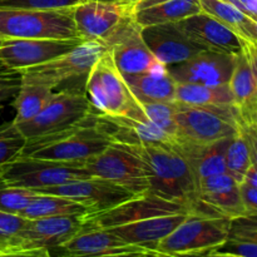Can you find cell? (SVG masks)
I'll return each instance as SVG.
<instances>
[{
    "instance_id": "obj_19",
    "label": "cell",
    "mask_w": 257,
    "mask_h": 257,
    "mask_svg": "<svg viewBox=\"0 0 257 257\" xmlns=\"http://www.w3.org/2000/svg\"><path fill=\"white\" fill-rule=\"evenodd\" d=\"M141 34L156 59L166 67L183 62L202 50H207L190 39L180 29L177 23L145 27Z\"/></svg>"
},
{
    "instance_id": "obj_37",
    "label": "cell",
    "mask_w": 257,
    "mask_h": 257,
    "mask_svg": "<svg viewBox=\"0 0 257 257\" xmlns=\"http://www.w3.org/2000/svg\"><path fill=\"white\" fill-rule=\"evenodd\" d=\"M238 130L242 133L248 151H250L252 165L257 166V120L256 122H238Z\"/></svg>"
},
{
    "instance_id": "obj_38",
    "label": "cell",
    "mask_w": 257,
    "mask_h": 257,
    "mask_svg": "<svg viewBox=\"0 0 257 257\" xmlns=\"http://www.w3.org/2000/svg\"><path fill=\"white\" fill-rule=\"evenodd\" d=\"M241 197L246 210V216H257V190L245 183H240Z\"/></svg>"
},
{
    "instance_id": "obj_27",
    "label": "cell",
    "mask_w": 257,
    "mask_h": 257,
    "mask_svg": "<svg viewBox=\"0 0 257 257\" xmlns=\"http://www.w3.org/2000/svg\"><path fill=\"white\" fill-rule=\"evenodd\" d=\"M201 10L225 24L246 43L257 45V29L255 20L248 18L225 0H200Z\"/></svg>"
},
{
    "instance_id": "obj_7",
    "label": "cell",
    "mask_w": 257,
    "mask_h": 257,
    "mask_svg": "<svg viewBox=\"0 0 257 257\" xmlns=\"http://www.w3.org/2000/svg\"><path fill=\"white\" fill-rule=\"evenodd\" d=\"M230 228L231 220L227 217L190 213L171 235L156 246V250L176 256L215 250L227 240Z\"/></svg>"
},
{
    "instance_id": "obj_24",
    "label": "cell",
    "mask_w": 257,
    "mask_h": 257,
    "mask_svg": "<svg viewBox=\"0 0 257 257\" xmlns=\"http://www.w3.org/2000/svg\"><path fill=\"white\" fill-rule=\"evenodd\" d=\"M228 87L238 112V122H256L257 84L245 50L236 55L235 67Z\"/></svg>"
},
{
    "instance_id": "obj_20",
    "label": "cell",
    "mask_w": 257,
    "mask_h": 257,
    "mask_svg": "<svg viewBox=\"0 0 257 257\" xmlns=\"http://www.w3.org/2000/svg\"><path fill=\"white\" fill-rule=\"evenodd\" d=\"M95 125L112 143L143 145L175 142V140L168 137L150 120H138L127 115H109L95 112Z\"/></svg>"
},
{
    "instance_id": "obj_18",
    "label": "cell",
    "mask_w": 257,
    "mask_h": 257,
    "mask_svg": "<svg viewBox=\"0 0 257 257\" xmlns=\"http://www.w3.org/2000/svg\"><path fill=\"white\" fill-rule=\"evenodd\" d=\"M177 25L190 39L207 50L231 55L245 50L246 42L240 35L203 12L181 20Z\"/></svg>"
},
{
    "instance_id": "obj_8",
    "label": "cell",
    "mask_w": 257,
    "mask_h": 257,
    "mask_svg": "<svg viewBox=\"0 0 257 257\" xmlns=\"http://www.w3.org/2000/svg\"><path fill=\"white\" fill-rule=\"evenodd\" d=\"M94 112L84 90L70 88L54 93L45 107L32 120L17 124L27 140L53 135L82 122Z\"/></svg>"
},
{
    "instance_id": "obj_10",
    "label": "cell",
    "mask_w": 257,
    "mask_h": 257,
    "mask_svg": "<svg viewBox=\"0 0 257 257\" xmlns=\"http://www.w3.org/2000/svg\"><path fill=\"white\" fill-rule=\"evenodd\" d=\"M85 166L93 177L117 183L136 196L150 192V176L145 162L125 145L110 143L100 155L87 161Z\"/></svg>"
},
{
    "instance_id": "obj_42",
    "label": "cell",
    "mask_w": 257,
    "mask_h": 257,
    "mask_svg": "<svg viewBox=\"0 0 257 257\" xmlns=\"http://www.w3.org/2000/svg\"><path fill=\"white\" fill-rule=\"evenodd\" d=\"M242 183H245V185L250 186V187L256 188L257 190V166L256 165H251V167L248 168L245 177H243Z\"/></svg>"
},
{
    "instance_id": "obj_13",
    "label": "cell",
    "mask_w": 257,
    "mask_h": 257,
    "mask_svg": "<svg viewBox=\"0 0 257 257\" xmlns=\"http://www.w3.org/2000/svg\"><path fill=\"white\" fill-rule=\"evenodd\" d=\"M82 42L80 38L5 39L0 44V64L8 70L20 73L62 57Z\"/></svg>"
},
{
    "instance_id": "obj_22",
    "label": "cell",
    "mask_w": 257,
    "mask_h": 257,
    "mask_svg": "<svg viewBox=\"0 0 257 257\" xmlns=\"http://www.w3.org/2000/svg\"><path fill=\"white\" fill-rule=\"evenodd\" d=\"M190 213H177V215L157 216L146 218L137 222L117 226L112 228H104L131 245L145 246L156 248V246L173 232L183 222Z\"/></svg>"
},
{
    "instance_id": "obj_30",
    "label": "cell",
    "mask_w": 257,
    "mask_h": 257,
    "mask_svg": "<svg viewBox=\"0 0 257 257\" xmlns=\"http://www.w3.org/2000/svg\"><path fill=\"white\" fill-rule=\"evenodd\" d=\"M176 102L202 107L235 105L233 95L228 84L210 87L192 83H178L176 88Z\"/></svg>"
},
{
    "instance_id": "obj_39",
    "label": "cell",
    "mask_w": 257,
    "mask_h": 257,
    "mask_svg": "<svg viewBox=\"0 0 257 257\" xmlns=\"http://www.w3.org/2000/svg\"><path fill=\"white\" fill-rule=\"evenodd\" d=\"M0 257H53L49 250L32 248V250H12L0 252Z\"/></svg>"
},
{
    "instance_id": "obj_4",
    "label": "cell",
    "mask_w": 257,
    "mask_h": 257,
    "mask_svg": "<svg viewBox=\"0 0 257 257\" xmlns=\"http://www.w3.org/2000/svg\"><path fill=\"white\" fill-rule=\"evenodd\" d=\"M37 38H79L73 20V8L60 10L0 8V39Z\"/></svg>"
},
{
    "instance_id": "obj_6",
    "label": "cell",
    "mask_w": 257,
    "mask_h": 257,
    "mask_svg": "<svg viewBox=\"0 0 257 257\" xmlns=\"http://www.w3.org/2000/svg\"><path fill=\"white\" fill-rule=\"evenodd\" d=\"M85 162H60L20 156L7 165L0 186L37 191L93 177Z\"/></svg>"
},
{
    "instance_id": "obj_31",
    "label": "cell",
    "mask_w": 257,
    "mask_h": 257,
    "mask_svg": "<svg viewBox=\"0 0 257 257\" xmlns=\"http://www.w3.org/2000/svg\"><path fill=\"white\" fill-rule=\"evenodd\" d=\"M88 210L80 203L58 195L35 193L33 200L20 215L29 220L55 217V216L85 215Z\"/></svg>"
},
{
    "instance_id": "obj_48",
    "label": "cell",
    "mask_w": 257,
    "mask_h": 257,
    "mask_svg": "<svg viewBox=\"0 0 257 257\" xmlns=\"http://www.w3.org/2000/svg\"><path fill=\"white\" fill-rule=\"evenodd\" d=\"M2 42H3V39H0V44H2Z\"/></svg>"
},
{
    "instance_id": "obj_1",
    "label": "cell",
    "mask_w": 257,
    "mask_h": 257,
    "mask_svg": "<svg viewBox=\"0 0 257 257\" xmlns=\"http://www.w3.org/2000/svg\"><path fill=\"white\" fill-rule=\"evenodd\" d=\"M142 158L150 176V192L165 200L188 206L200 215L197 181L187 158L175 143L125 145Z\"/></svg>"
},
{
    "instance_id": "obj_36",
    "label": "cell",
    "mask_w": 257,
    "mask_h": 257,
    "mask_svg": "<svg viewBox=\"0 0 257 257\" xmlns=\"http://www.w3.org/2000/svg\"><path fill=\"white\" fill-rule=\"evenodd\" d=\"M29 218L22 215L0 211V243L4 251H10L20 233L27 227Z\"/></svg>"
},
{
    "instance_id": "obj_15",
    "label": "cell",
    "mask_w": 257,
    "mask_h": 257,
    "mask_svg": "<svg viewBox=\"0 0 257 257\" xmlns=\"http://www.w3.org/2000/svg\"><path fill=\"white\" fill-rule=\"evenodd\" d=\"M235 59L236 55L202 50L183 62L167 65V70L177 84L192 83L218 87L228 84Z\"/></svg>"
},
{
    "instance_id": "obj_9",
    "label": "cell",
    "mask_w": 257,
    "mask_h": 257,
    "mask_svg": "<svg viewBox=\"0 0 257 257\" xmlns=\"http://www.w3.org/2000/svg\"><path fill=\"white\" fill-rule=\"evenodd\" d=\"M136 7L118 3L85 0L73 7V20L83 40L109 43L136 19Z\"/></svg>"
},
{
    "instance_id": "obj_43",
    "label": "cell",
    "mask_w": 257,
    "mask_h": 257,
    "mask_svg": "<svg viewBox=\"0 0 257 257\" xmlns=\"http://www.w3.org/2000/svg\"><path fill=\"white\" fill-rule=\"evenodd\" d=\"M182 257H238L233 255H228V253H221L216 252V251H205V252H198V253H190V255H180Z\"/></svg>"
},
{
    "instance_id": "obj_40",
    "label": "cell",
    "mask_w": 257,
    "mask_h": 257,
    "mask_svg": "<svg viewBox=\"0 0 257 257\" xmlns=\"http://www.w3.org/2000/svg\"><path fill=\"white\" fill-rule=\"evenodd\" d=\"M225 2L242 12L251 19H255L257 17V0H225Z\"/></svg>"
},
{
    "instance_id": "obj_16",
    "label": "cell",
    "mask_w": 257,
    "mask_h": 257,
    "mask_svg": "<svg viewBox=\"0 0 257 257\" xmlns=\"http://www.w3.org/2000/svg\"><path fill=\"white\" fill-rule=\"evenodd\" d=\"M84 226L83 215L55 216L29 220L12 250H54L77 235ZM10 250V251H12Z\"/></svg>"
},
{
    "instance_id": "obj_25",
    "label": "cell",
    "mask_w": 257,
    "mask_h": 257,
    "mask_svg": "<svg viewBox=\"0 0 257 257\" xmlns=\"http://www.w3.org/2000/svg\"><path fill=\"white\" fill-rule=\"evenodd\" d=\"M136 99L143 103L173 102L176 100L177 83L168 73L166 65L141 74L123 75Z\"/></svg>"
},
{
    "instance_id": "obj_34",
    "label": "cell",
    "mask_w": 257,
    "mask_h": 257,
    "mask_svg": "<svg viewBox=\"0 0 257 257\" xmlns=\"http://www.w3.org/2000/svg\"><path fill=\"white\" fill-rule=\"evenodd\" d=\"M143 110L150 122L163 133L176 141L177 137V124H176V100L173 102L143 103Z\"/></svg>"
},
{
    "instance_id": "obj_5",
    "label": "cell",
    "mask_w": 257,
    "mask_h": 257,
    "mask_svg": "<svg viewBox=\"0 0 257 257\" xmlns=\"http://www.w3.org/2000/svg\"><path fill=\"white\" fill-rule=\"evenodd\" d=\"M176 140L208 145L230 138L238 131V112L235 105L202 107L176 102Z\"/></svg>"
},
{
    "instance_id": "obj_47",
    "label": "cell",
    "mask_w": 257,
    "mask_h": 257,
    "mask_svg": "<svg viewBox=\"0 0 257 257\" xmlns=\"http://www.w3.org/2000/svg\"><path fill=\"white\" fill-rule=\"evenodd\" d=\"M168 257H182V256H176V255H170Z\"/></svg>"
},
{
    "instance_id": "obj_46",
    "label": "cell",
    "mask_w": 257,
    "mask_h": 257,
    "mask_svg": "<svg viewBox=\"0 0 257 257\" xmlns=\"http://www.w3.org/2000/svg\"><path fill=\"white\" fill-rule=\"evenodd\" d=\"M5 167H7V166H3V167H0V181H2L3 175H4ZM0 252H4V247L2 246V243H0Z\"/></svg>"
},
{
    "instance_id": "obj_29",
    "label": "cell",
    "mask_w": 257,
    "mask_h": 257,
    "mask_svg": "<svg viewBox=\"0 0 257 257\" xmlns=\"http://www.w3.org/2000/svg\"><path fill=\"white\" fill-rule=\"evenodd\" d=\"M54 94V89L42 83L30 82L20 78L19 90L14 100L15 124L32 120Z\"/></svg>"
},
{
    "instance_id": "obj_44",
    "label": "cell",
    "mask_w": 257,
    "mask_h": 257,
    "mask_svg": "<svg viewBox=\"0 0 257 257\" xmlns=\"http://www.w3.org/2000/svg\"><path fill=\"white\" fill-rule=\"evenodd\" d=\"M168 2V0H141L137 5H136V10L138 9H145V8L152 7V5L161 4V3Z\"/></svg>"
},
{
    "instance_id": "obj_33",
    "label": "cell",
    "mask_w": 257,
    "mask_h": 257,
    "mask_svg": "<svg viewBox=\"0 0 257 257\" xmlns=\"http://www.w3.org/2000/svg\"><path fill=\"white\" fill-rule=\"evenodd\" d=\"M27 145V138L18 130L14 120L0 124V167L20 157Z\"/></svg>"
},
{
    "instance_id": "obj_28",
    "label": "cell",
    "mask_w": 257,
    "mask_h": 257,
    "mask_svg": "<svg viewBox=\"0 0 257 257\" xmlns=\"http://www.w3.org/2000/svg\"><path fill=\"white\" fill-rule=\"evenodd\" d=\"M212 251L238 257H257V216L231 220L227 240Z\"/></svg>"
},
{
    "instance_id": "obj_2",
    "label": "cell",
    "mask_w": 257,
    "mask_h": 257,
    "mask_svg": "<svg viewBox=\"0 0 257 257\" xmlns=\"http://www.w3.org/2000/svg\"><path fill=\"white\" fill-rule=\"evenodd\" d=\"M110 140L95 125V112L82 122L53 135L27 140L23 157L60 162H85L100 155Z\"/></svg>"
},
{
    "instance_id": "obj_3",
    "label": "cell",
    "mask_w": 257,
    "mask_h": 257,
    "mask_svg": "<svg viewBox=\"0 0 257 257\" xmlns=\"http://www.w3.org/2000/svg\"><path fill=\"white\" fill-rule=\"evenodd\" d=\"M84 93L94 112L148 120L142 104L136 99L124 77L115 67L109 49L97 60L85 77Z\"/></svg>"
},
{
    "instance_id": "obj_26",
    "label": "cell",
    "mask_w": 257,
    "mask_h": 257,
    "mask_svg": "<svg viewBox=\"0 0 257 257\" xmlns=\"http://www.w3.org/2000/svg\"><path fill=\"white\" fill-rule=\"evenodd\" d=\"M201 12L200 0H168L136 10L135 18L136 22L145 28L166 23H178Z\"/></svg>"
},
{
    "instance_id": "obj_14",
    "label": "cell",
    "mask_w": 257,
    "mask_h": 257,
    "mask_svg": "<svg viewBox=\"0 0 257 257\" xmlns=\"http://www.w3.org/2000/svg\"><path fill=\"white\" fill-rule=\"evenodd\" d=\"M35 192L70 198L84 206L88 210V213L103 212L131 198L137 197L127 188L99 177H89L55 186V187L40 188Z\"/></svg>"
},
{
    "instance_id": "obj_41",
    "label": "cell",
    "mask_w": 257,
    "mask_h": 257,
    "mask_svg": "<svg viewBox=\"0 0 257 257\" xmlns=\"http://www.w3.org/2000/svg\"><path fill=\"white\" fill-rule=\"evenodd\" d=\"M245 52H246V55H247L248 63H250L251 70H252V74L253 77H255L256 84H257V45L246 43Z\"/></svg>"
},
{
    "instance_id": "obj_21",
    "label": "cell",
    "mask_w": 257,
    "mask_h": 257,
    "mask_svg": "<svg viewBox=\"0 0 257 257\" xmlns=\"http://www.w3.org/2000/svg\"><path fill=\"white\" fill-rule=\"evenodd\" d=\"M197 192L201 203L223 217L235 220L246 216L240 183L227 172L198 181Z\"/></svg>"
},
{
    "instance_id": "obj_11",
    "label": "cell",
    "mask_w": 257,
    "mask_h": 257,
    "mask_svg": "<svg viewBox=\"0 0 257 257\" xmlns=\"http://www.w3.org/2000/svg\"><path fill=\"white\" fill-rule=\"evenodd\" d=\"M108 50V47L98 40H83L79 45L62 57L38 67L20 72V78L30 82L42 83L52 89L67 80L87 77L97 60Z\"/></svg>"
},
{
    "instance_id": "obj_45",
    "label": "cell",
    "mask_w": 257,
    "mask_h": 257,
    "mask_svg": "<svg viewBox=\"0 0 257 257\" xmlns=\"http://www.w3.org/2000/svg\"><path fill=\"white\" fill-rule=\"evenodd\" d=\"M100 2H108V3H118V4H125V5H136L141 2V0H100Z\"/></svg>"
},
{
    "instance_id": "obj_32",
    "label": "cell",
    "mask_w": 257,
    "mask_h": 257,
    "mask_svg": "<svg viewBox=\"0 0 257 257\" xmlns=\"http://www.w3.org/2000/svg\"><path fill=\"white\" fill-rule=\"evenodd\" d=\"M252 165L247 143L240 130L228 141L226 148V172L238 183H242L246 172Z\"/></svg>"
},
{
    "instance_id": "obj_17",
    "label": "cell",
    "mask_w": 257,
    "mask_h": 257,
    "mask_svg": "<svg viewBox=\"0 0 257 257\" xmlns=\"http://www.w3.org/2000/svg\"><path fill=\"white\" fill-rule=\"evenodd\" d=\"M141 32L142 27L135 19L108 45L113 62L122 75L147 73L165 65L148 49Z\"/></svg>"
},
{
    "instance_id": "obj_12",
    "label": "cell",
    "mask_w": 257,
    "mask_h": 257,
    "mask_svg": "<svg viewBox=\"0 0 257 257\" xmlns=\"http://www.w3.org/2000/svg\"><path fill=\"white\" fill-rule=\"evenodd\" d=\"M177 213L192 212H191L190 207L183 203L165 200V198H161L152 193H145V195L131 198L110 210L83 215V221H84L85 226L112 228L146 220V218L177 215Z\"/></svg>"
},
{
    "instance_id": "obj_35",
    "label": "cell",
    "mask_w": 257,
    "mask_h": 257,
    "mask_svg": "<svg viewBox=\"0 0 257 257\" xmlns=\"http://www.w3.org/2000/svg\"><path fill=\"white\" fill-rule=\"evenodd\" d=\"M35 191L29 188L0 186V211L20 215L35 196Z\"/></svg>"
},
{
    "instance_id": "obj_23",
    "label": "cell",
    "mask_w": 257,
    "mask_h": 257,
    "mask_svg": "<svg viewBox=\"0 0 257 257\" xmlns=\"http://www.w3.org/2000/svg\"><path fill=\"white\" fill-rule=\"evenodd\" d=\"M230 138L208 145H197L181 140H176L173 143L187 158L198 183L203 178L226 172V148Z\"/></svg>"
}]
</instances>
